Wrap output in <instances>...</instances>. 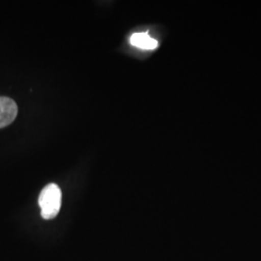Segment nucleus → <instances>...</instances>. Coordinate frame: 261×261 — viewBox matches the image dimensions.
I'll return each instance as SVG.
<instances>
[{
  "label": "nucleus",
  "mask_w": 261,
  "mask_h": 261,
  "mask_svg": "<svg viewBox=\"0 0 261 261\" xmlns=\"http://www.w3.org/2000/svg\"><path fill=\"white\" fill-rule=\"evenodd\" d=\"M61 191L56 184H48L42 190L39 196V205L44 219L50 220L56 217L61 207Z\"/></svg>",
  "instance_id": "1"
},
{
  "label": "nucleus",
  "mask_w": 261,
  "mask_h": 261,
  "mask_svg": "<svg viewBox=\"0 0 261 261\" xmlns=\"http://www.w3.org/2000/svg\"><path fill=\"white\" fill-rule=\"evenodd\" d=\"M18 114V106L8 97H0V128L14 121Z\"/></svg>",
  "instance_id": "2"
},
{
  "label": "nucleus",
  "mask_w": 261,
  "mask_h": 261,
  "mask_svg": "<svg viewBox=\"0 0 261 261\" xmlns=\"http://www.w3.org/2000/svg\"><path fill=\"white\" fill-rule=\"evenodd\" d=\"M130 42L134 47L145 50H153L159 46L158 41L150 37L147 33H135L130 36Z\"/></svg>",
  "instance_id": "3"
}]
</instances>
